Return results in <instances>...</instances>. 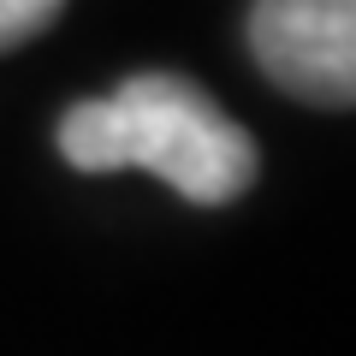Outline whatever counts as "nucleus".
Segmentation results:
<instances>
[{"label": "nucleus", "mask_w": 356, "mask_h": 356, "mask_svg": "<svg viewBox=\"0 0 356 356\" xmlns=\"http://www.w3.org/2000/svg\"><path fill=\"white\" fill-rule=\"evenodd\" d=\"M60 154L77 172H154L184 202L220 208L250 191L255 143L214 107V95L172 72H137L60 119Z\"/></svg>", "instance_id": "obj_1"}, {"label": "nucleus", "mask_w": 356, "mask_h": 356, "mask_svg": "<svg viewBox=\"0 0 356 356\" xmlns=\"http://www.w3.org/2000/svg\"><path fill=\"white\" fill-rule=\"evenodd\" d=\"M250 54L267 77L315 107L356 95V0H255Z\"/></svg>", "instance_id": "obj_2"}, {"label": "nucleus", "mask_w": 356, "mask_h": 356, "mask_svg": "<svg viewBox=\"0 0 356 356\" xmlns=\"http://www.w3.org/2000/svg\"><path fill=\"white\" fill-rule=\"evenodd\" d=\"M60 6L65 0H0V54L30 42V36H42L60 18Z\"/></svg>", "instance_id": "obj_3"}]
</instances>
